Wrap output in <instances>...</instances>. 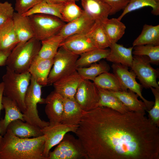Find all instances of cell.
<instances>
[{
	"label": "cell",
	"mask_w": 159,
	"mask_h": 159,
	"mask_svg": "<svg viewBox=\"0 0 159 159\" xmlns=\"http://www.w3.org/2000/svg\"><path fill=\"white\" fill-rule=\"evenodd\" d=\"M88 159H159V129L145 113L98 107L85 111L75 133Z\"/></svg>",
	"instance_id": "cell-1"
},
{
	"label": "cell",
	"mask_w": 159,
	"mask_h": 159,
	"mask_svg": "<svg viewBox=\"0 0 159 159\" xmlns=\"http://www.w3.org/2000/svg\"><path fill=\"white\" fill-rule=\"evenodd\" d=\"M45 136L21 138L7 129L0 140V159H45Z\"/></svg>",
	"instance_id": "cell-2"
},
{
	"label": "cell",
	"mask_w": 159,
	"mask_h": 159,
	"mask_svg": "<svg viewBox=\"0 0 159 159\" xmlns=\"http://www.w3.org/2000/svg\"><path fill=\"white\" fill-rule=\"evenodd\" d=\"M31 77L29 72L18 73L7 67L2 77L3 96L14 101L23 113L26 109L24 98Z\"/></svg>",
	"instance_id": "cell-3"
},
{
	"label": "cell",
	"mask_w": 159,
	"mask_h": 159,
	"mask_svg": "<svg viewBox=\"0 0 159 159\" xmlns=\"http://www.w3.org/2000/svg\"><path fill=\"white\" fill-rule=\"evenodd\" d=\"M41 46V42L35 37L23 44H17L7 58L6 67L18 73L28 72Z\"/></svg>",
	"instance_id": "cell-4"
},
{
	"label": "cell",
	"mask_w": 159,
	"mask_h": 159,
	"mask_svg": "<svg viewBox=\"0 0 159 159\" xmlns=\"http://www.w3.org/2000/svg\"><path fill=\"white\" fill-rule=\"evenodd\" d=\"M42 87L31 76L30 83L25 96L26 109L23 113L25 121L41 129L50 124L49 122L41 120L38 115L37 104L45 103V99L42 97Z\"/></svg>",
	"instance_id": "cell-5"
},
{
	"label": "cell",
	"mask_w": 159,
	"mask_h": 159,
	"mask_svg": "<svg viewBox=\"0 0 159 159\" xmlns=\"http://www.w3.org/2000/svg\"><path fill=\"white\" fill-rule=\"evenodd\" d=\"M34 37L42 41L57 34L66 23L56 16L42 14L28 16Z\"/></svg>",
	"instance_id": "cell-6"
},
{
	"label": "cell",
	"mask_w": 159,
	"mask_h": 159,
	"mask_svg": "<svg viewBox=\"0 0 159 159\" xmlns=\"http://www.w3.org/2000/svg\"><path fill=\"white\" fill-rule=\"evenodd\" d=\"M79 55L73 54L60 47L53 59V64L48 76V85L76 70V62Z\"/></svg>",
	"instance_id": "cell-7"
},
{
	"label": "cell",
	"mask_w": 159,
	"mask_h": 159,
	"mask_svg": "<svg viewBox=\"0 0 159 159\" xmlns=\"http://www.w3.org/2000/svg\"><path fill=\"white\" fill-rule=\"evenodd\" d=\"M58 145L47 159H88L80 140L71 135L67 133Z\"/></svg>",
	"instance_id": "cell-8"
},
{
	"label": "cell",
	"mask_w": 159,
	"mask_h": 159,
	"mask_svg": "<svg viewBox=\"0 0 159 159\" xmlns=\"http://www.w3.org/2000/svg\"><path fill=\"white\" fill-rule=\"evenodd\" d=\"M150 64L148 57L134 55L130 67L131 70L135 74L143 87L159 89L157 81L159 76V69H154Z\"/></svg>",
	"instance_id": "cell-9"
},
{
	"label": "cell",
	"mask_w": 159,
	"mask_h": 159,
	"mask_svg": "<svg viewBox=\"0 0 159 159\" xmlns=\"http://www.w3.org/2000/svg\"><path fill=\"white\" fill-rule=\"evenodd\" d=\"M78 125H70L59 123L50 124L41 129L43 135H45L44 155L47 159L51 149L58 144L65 135L69 132L75 133Z\"/></svg>",
	"instance_id": "cell-10"
},
{
	"label": "cell",
	"mask_w": 159,
	"mask_h": 159,
	"mask_svg": "<svg viewBox=\"0 0 159 159\" xmlns=\"http://www.w3.org/2000/svg\"><path fill=\"white\" fill-rule=\"evenodd\" d=\"M74 99L84 111L94 109L98 107L99 89L93 82L84 80L77 90Z\"/></svg>",
	"instance_id": "cell-11"
},
{
	"label": "cell",
	"mask_w": 159,
	"mask_h": 159,
	"mask_svg": "<svg viewBox=\"0 0 159 159\" xmlns=\"http://www.w3.org/2000/svg\"><path fill=\"white\" fill-rule=\"evenodd\" d=\"M111 67L113 73L125 87L138 95L145 104L147 111L150 109L153 105L154 102L147 100L143 96L142 91L143 87L137 82L136 77L133 72L132 70L129 71L128 67L120 64L113 63Z\"/></svg>",
	"instance_id": "cell-12"
},
{
	"label": "cell",
	"mask_w": 159,
	"mask_h": 159,
	"mask_svg": "<svg viewBox=\"0 0 159 159\" xmlns=\"http://www.w3.org/2000/svg\"><path fill=\"white\" fill-rule=\"evenodd\" d=\"M95 22V20L84 10L79 17L66 23L56 35L63 41L74 35L86 34L90 31Z\"/></svg>",
	"instance_id": "cell-13"
},
{
	"label": "cell",
	"mask_w": 159,
	"mask_h": 159,
	"mask_svg": "<svg viewBox=\"0 0 159 159\" xmlns=\"http://www.w3.org/2000/svg\"><path fill=\"white\" fill-rule=\"evenodd\" d=\"M60 47L79 56L83 53L97 48L87 33L69 36L62 42Z\"/></svg>",
	"instance_id": "cell-14"
},
{
	"label": "cell",
	"mask_w": 159,
	"mask_h": 159,
	"mask_svg": "<svg viewBox=\"0 0 159 159\" xmlns=\"http://www.w3.org/2000/svg\"><path fill=\"white\" fill-rule=\"evenodd\" d=\"M84 80L76 70L54 83V91L64 98L75 99L77 90Z\"/></svg>",
	"instance_id": "cell-15"
},
{
	"label": "cell",
	"mask_w": 159,
	"mask_h": 159,
	"mask_svg": "<svg viewBox=\"0 0 159 159\" xmlns=\"http://www.w3.org/2000/svg\"><path fill=\"white\" fill-rule=\"evenodd\" d=\"M45 112L50 124L61 123L64 110V98L55 91L45 99Z\"/></svg>",
	"instance_id": "cell-16"
},
{
	"label": "cell",
	"mask_w": 159,
	"mask_h": 159,
	"mask_svg": "<svg viewBox=\"0 0 159 159\" xmlns=\"http://www.w3.org/2000/svg\"><path fill=\"white\" fill-rule=\"evenodd\" d=\"M53 62V59H44L37 55L29 69L31 76L42 86L48 85V77Z\"/></svg>",
	"instance_id": "cell-17"
},
{
	"label": "cell",
	"mask_w": 159,
	"mask_h": 159,
	"mask_svg": "<svg viewBox=\"0 0 159 159\" xmlns=\"http://www.w3.org/2000/svg\"><path fill=\"white\" fill-rule=\"evenodd\" d=\"M2 103L5 111L4 118L0 120V133L3 136L6 132L7 127L11 122L17 119L25 121L23 113L14 101L3 96Z\"/></svg>",
	"instance_id": "cell-18"
},
{
	"label": "cell",
	"mask_w": 159,
	"mask_h": 159,
	"mask_svg": "<svg viewBox=\"0 0 159 159\" xmlns=\"http://www.w3.org/2000/svg\"><path fill=\"white\" fill-rule=\"evenodd\" d=\"M83 10L96 22L101 23L108 18L111 7L103 0H81Z\"/></svg>",
	"instance_id": "cell-19"
},
{
	"label": "cell",
	"mask_w": 159,
	"mask_h": 159,
	"mask_svg": "<svg viewBox=\"0 0 159 159\" xmlns=\"http://www.w3.org/2000/svg\"><path fill=\"white\" fill-rule=\"evenodd\" d=\"M12 19L18 41L17 44H23L34 37L32 25L28 16L16 12H14Z\"/></svg>",
	"instance_id": "cell-20"
},
{
	"label": "cell",
	"mask_w": 159,
	"mask_h": 159,
	"mask_svg": "<svg viewBox=\"0 0 159 159\" xmlns=\"http://www.w3.org/2000/svg\"><path fill=\"white\" fill-rule=\"evenodd\" d=\"M109 47L110 52L106 58L107 61L131 67L133 59V46L126 48L116 43L111 44Z\"/></svg>",
	"instance_id": "cell-21"
},
{
	"label": "cell",
	"mask_w": 159,
	"mask_h": 159,
	"mask_svg": "<svg viewBox=\"0 0 159 159\" xmlns=\"http://www.w3.org/2000/svg\"><path fill=\"white\" fill-rule=\"evenodd\" d=\"M18 43L12 19L0 25V50L11 53Z\"/></svg>",
	"instance_id": "cell-22"
},
{
	"label": "cell",
	"mask_w": 159,
	"mask_h": 159,
	"mask_svg": "<svg viewBox=\"0 0 159 159\" xmlns=\"http://www.w3.org/2000/svg\"><path fill=\"white\" fill-rule=\"evenodd\" d=\"M85 112L75 99L64 98V110L61 123L78 125Z\"/></svg>",
	"instance_id": "cell-23"
},
{
	"label": "cell",
	"mask_w": 159,
	"mask_h": 159,
	"mask_svg": "<svg viewBox=\"0 0 159 159\" xmlns=\"http://www.w3.org/2000/svg\"><path fill=\"white\" fill-rule=\"evenodd\" d=\"M7 129L10 130L16 136L21 138H35L43 135L39 127L20 119L11 122Z\"/></svg>",
	"instance_id": "cell-24"
},
{
	"label": "cell",
	"mask_w": 159,
	"mask_h": 159,
	"mask_svg": "<svg viewBox=\"0 0 159 159\" xmlns=\"http://www.w3.org/2000/svg\"><path fill=\"white\" fill-rule=\"evenodd\" d=\"M112 92L130 111L141 113L147 111L145 103L139 100L138 95L134 92L129 90Z\"/></svg>",
	"instance_id": "cell-25"
},
{
	"label": "cell",
	"mask_w": 159,
	"mask_h": 159,
	"mask_svg": "<svg viewBox=\"0 0 159 159\" xmlns=\"http://www.w3.org/2000/svg\"><path fill=\"white\" fill-rule=\"evenodd\" d=\"M101 23L111 44L117 43L125 33L126 26L117 18H108Z\"/></svg>",
	"instance_id": "cell-26"
},
{
	"label": "cell",
	"mask_w": 159,
	"mask_h": 159,
	"mask_svg": "<svg viewBox=\"0 0 159 159\" xmlns=\"http://www.w3.org/2000/svg\"><path fill=\"white\" fill-rule=\"evenodd\" d=\"M93 82L99 88L112 92L127 90L117 77L109 72L102 73L97 77Z\"/></svg>",
	"instance_id": "cell-27"
},
{
	"label": "cell",
	"mask_w": 159,
	"mask_h": 159,
	"mask_svg": "<svg viewBox=\"0 0 159 159\" xmlns=\"http://www.w3.org/2000/svg\"><path fill=\"white\" fill-rule=\"evenodd\" d=\"M159 45V25L145 24L140 35L134 41L132 46L143 45Z\"/></svg>",
	"instance_id": "cell-28"
},
{
	"label": "cell",
	"mask_w": 159,
	"mask_h": 159,
	"mask_svg": "<svg viewBox=\"0 0 159 159\" xmlns=\"http://www.w3.org/2000/svg\"><path fill=\"white\" fill-rule=\"evenodd\" d=\"M99 89L100 100L98 107H108L121 113H125L130 111L112 92Z\"/></svg>",
	"instance_id": "cell-29"
},
{
	"label": "cell",
	"mask_w": 159,
	"mask_h": 159,
	"mask_svg": "<svg viewBox=\"0 0 159 159\" xmlns=\"http://www.w3.org/2000/svg\"><path fill=\"white\" fill-rule=\"evenodd\" d=\"M110 49L96 48L80 55L76 62L77 68L87 67L93 64L106 59Z\"/></svg>",
	"instance_id": "cell-30"
},
{
	"label": "cell",
	"mask_w": 159,
	"mask_h": 159,
	"mask_svg": "<svg viewBox=\"0 0 159 159\" xmlns=\"http://www.w3.org/2000/svg\"><path fill=\"white\" fill-rule=\"evenodd\" d=\"M110 69L109 65L104 61H100L88 67L77 68L76 71L84 80L93 81L101 74L109 72Z\"/></svg>",
	"instance_id": "cell-31"
},
{
	"label": "cell",
	"mask_w": 159,
	"mask_h": 159,
	"mask_svg": "<svg viewBox=\"0 0 159 159\" xmlns=\"http://www.w3.org/2000/svg\"><path fill=\"white\" fill-rule=\"evenodd\" d=\"M63 4H50L42 0L39 3L22 15L29 16L36 14H47L56 16L62 20L60 13Z\"/></svg>",
	"instance_id": "cell-32"
},
{
	"label": "cell",
	"mask_w": 159,
	"mask_h": 159,
	"mask_svg": "<svg viewBox=\"0 0 159 159\" xmlns=\"http://www.w3.org/2000/svg\"><path fill=\"white\" fill-rule=\"evenodd\" d=\"M146 6L152 8L151 13L154 15H159V0H129L122 13L117 18L121 20L129 13Z\"/></svg>",
	"instance_id": "cell-33"
},
{
	"label": "cell",
	"mask_w": 159,
	"mask_h": 159,
	"mask_svg": "<svg viewBox=\"0 0 159 159\" xmlns=\"http://www.w3.org/2000/svg\"><path fill=\"white\" fill-rule=\"evenodd\" d=\"M62 41L56 35L41 41L38 56L44 59H53Z\"/></svg>",
	"instance_id": "cell-34"
},
{
	"label": "cell",
	"mask_w": 159,
	"mask_h": 159,
	"mask_svg": "<svg viewBox=\"0 0 159 159\" xmlns=\"http://www.w3.org/2000/svg\"><path fill=\"white\" fill-rule=\"evenodd\" d=\"M87 34L97 48L107 49L111 44L101 23L96 22Z\"/></svg>",
	"instance_id": "cell-35"
},
{
	"label": "cell",
	"mask_w": 159,
	"mask_h": 159,
	"mask_svg": "<svg viewBox=\"0 0 159 159\" xmlns=\"http://www.w3.org/2000/svg\"><path fill=\"white\" fill-rule=\"evenodd\" d=\"M132 53L137 56L148 57L151 64L158 65L159 64V45H143L133 47Z\"/></svg>",
	"instance_id": "cell-36"
},
{
	"label": "cell",
	"mask_w": 159,
	"mask_h": 159,
	"mask_svg": "<svg viewBox=\"0 0 159 159\" xmlns=\"http://www.w3.org/2000/svg\"><path fill=\"white\" fill-rule=\"evenodd\" d=\"M83 11L75 2L67 1L63 4L61 11L62 20L67 23L72 21L81 16Z\"/></svg>",
	"instance_id": "cell-37"
},
{
	"label": "cell",
	"mask_w": 159,
	"mask_h": 159,
	"mask_svg": "<svg viewBox=\"0 0 159 159\" xmlns=\"http://www.w3.org/2000/svg\"><path fill=\"white\" fill-rule=\"evenodd\" d=\"M155 97V102L152 107L147 110L148 116L152 122L159 127V89L150 88Z\"/></svg>",
	"instance_id": "cell-38"
},
{
	"label": "cell",
	"mask_w": 159,
	"mask_h": 159,
	"mask_svg": "<svg viewBox=\"0 0 159 159\" xmlns=\"http://www.w3.org/2000/svg\"><path fill=\"white\" fill-rule=\"evenodd\" d=\"M14 10L12 4L8 1L0 2V25L12 19Z\"/></svg>",
	"instance_id": "cell-39"
},
{
	"label": "cell",
	"mask_w": 159,
	"mask_h": 159,
	"mask_svg": "<svg viewBox=\"0 0 159 159\" xmlns=\"http://www.w3.org/2000/svg\"><path fill=\"white\" fill-rule=\"evenodd\" d=\"M42 0H16L14 9L16 12L23 15L27 12Z\"/></svg>",
	"instance_id": "cell-40"
},
{
	"label": "cell",
	"mask_w": 159,
	"mask_h": 159,
	"mask_svg": "<svg viewBox=\"0 0 159 159\" xmlns=\"http://www.w3.org/2000/svg\"><path fill=\"white\" fill-rule=\"evenodd\" d=\"M111 7L110 15H113L125 8L129 0H103Z\"/></svg>",
	"instance_id": "cell-41"
},
{
	"label": "cell",
	"mask_w": 159,
	"mask_h": 159,
	"mask_svg": "<svg viewBox=\"0 0 159 159\" xmlns=\"http://www.w3.org/2000/svg\"><path fill=\"white\" fill-rule=\"evenodd\" d=\"M10 54L0 50V66L6 65V60Z\"/></svg>",
	"instance_id": "cell-42"
},
{
	"label": "cell",
	"mask_w": 159,
	"mask_h": 159,
	"mask_svg": "<svg viewBox=\"0 0 159 159\" xmlns=\"http://www.w3.org/2000/svg\"><path fill=\"white\" fill-rule=\"evenodd\" d=\"M3 89L4 84L3 82H2L0 83V114L1 110L3 109L2 103V98L3 96ZM2 137V136L1 135L0 133V140Z\"/></svg>",
	"instance_id": "cell-43"
},
{
	"label": "cell",
	"mask_w": 159,
	"mask_h": 159,
	"mask_svg": "<svg viewBox=\"0 0 159 159\" xmlns=\"http://www.w3.org/2000/svg\"><path fill=\"white\" fill-rule=\"evenodd\" d=\"M46 2L51 4H64L67 1L66 0H43Z\"/></svg>",
	"instance_id": "cell-44"
},
{
	"label": "cell",
	"mask_w": 159,
	"mask_h": 159,
	"mask_svg": "<svg viewBox=\"0 0 159 159\" xmlns=\"http://www.w3.org/2000/svg\"><path fill=\"white\" fill-rule=\"evenodd\" d=\"M67 1H71V2H76L77 1H78L79 0H66Z\"/></svg>",
	"instance_id": "cell-45"
}]
</instances>
